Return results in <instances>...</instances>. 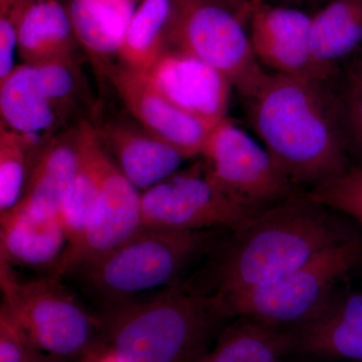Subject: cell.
<instances>
[{"label": "cell", "instance_id": "6da1fadb", "mask_svg": "<svg viewBox=\"0 0 362 362\" xmlns=\"http://www.w3.org/2000/svg\"><path fill=\"white\" fill-rule=\"evenodd\" d=\"M334 80L267 74L244 99L252 129L293 185L309 192L351 165Z\"/></svg>", "mask_w": 362, "mask_h": 362}, {"label": "cell", "instance_id": "7a4b0ae2", "mask_svg": "<svg viewBox=\"0 0 362 362\" xmlns=\"http://www.w3.org/2000/svg\"><path fill=\"white\" fill-rule=\"evenodd\" d=\"M343 216L306 192L269 207L223 245L209 293L223 296L267 284L358 235Z\"/></svg>", "mask_w": 362, "mask_h": 362}, {"label": "cell", "instance_id": "3957f363", "mask_svg": "<svg viewBox=\"0 0 362 362\" xmlns=\"http://www.w3.org/2000/svg\"><path fill=\"white\" fill-rule=\"evenodd\" d=\"M98 316L114 362H195L228 319L214 295L180 282L149 300L106 304Z\"/></svg>", "mask_w": 362, "mask_h": 362}, {"label": "cell", "instance_id": "277c9868", "mask_svg": "<svg viewBox=\"0 0 362 362\" xmlns=\"http://www.w3.org/2000/svg\"><path fill=\"white\" fill-rule=\"evenodd\" d=\"M221 230L143 228L120 246L77 271L106 304L180 283L181 274L213 249Z\"/></svg>", "mask_w": 362, "mask_h": 362}, {"label": "cell", "instance_id": "5b68a950", "mask_svg": "<svg viewBox=\"0 0 362 362\" xmlns=\"http://www.w3.org/2000/svg\"><path fill=\"white\" fill-rule=\"evenodd\" d=\"M361 266L362 237L358 233L327 247L277 280L214 296L226 318L249 317L292 327L315 315L337 293V285Z\"/></svg>", "mask_w": 362, "mask_h": 362}, {"label": "cell", "instance_id": "8992f818", "mask_svg": "<svg viewBox=\"0 0 362 362\" xmlns=\"http://www.w3.org/2000/svg\"><path fill=\"white\" fill-rule=\"evenodd\" d=\"M47 275L20 281L0 261L4 303L18 319L35 349L56 358L94 357L105 350L101 321L62 285Z\"/></svg>", "mask_w": 362, "mask_h": 362}, {"label": "cell", "instance_id": "52a82bcc", "mask_svg": "<svg viewBox=\"0 0 362 362\" xmlns=\"http://www.w3.org/2000/svg\"><path fill=\"white\" fill-rule=\"evenodd\" d=\"M168 47L202 59L247 99L267 73L255 56L243 21L214 0H175Z\"/></svg>", "mask_w": 362, "mask_h": 362}, {"label": "cell", "instance_id": "ba28073f", "mask_svg": "<svg viewBox=\"0 0 362 362\" xmlns=\"http://www.w3.org/2000/svg\"><path fill=\"white\" fill-rule=\"evenodd\" d=\"M202 156L216 182L252 214L304 192L281 171L265 147L228 117L209 133Z\"/></svg>", "mask_w": 362, "mask_h": 362}, {"label": "cell", "instance_id": "9c48e42d", "mask_svg": "<svg viewBox=\"0 0 362 362\" xmlns=\"http://www.w3.org/2000/svg\"><path fill=\"white\" fill-rule=\"evenodd\" d=\"M141 211L144 228L173 230L237 232L257 216L226 194L202 162L144 190Z\"/></svg>", "mask_w": 362, "mask_h": 362}, {"label": "cell", "instance_id": "30bf717a", "mask_svg": "<svg viewBox=\"0 0 362 362\" xmlns=\"http://www.w3.org/2000/svg\"><path fill=\"white\" fill-rule=\"evenodd\" d=\"M142 228L141 194L108 153L89 225L77 242L66 246L47 275L62 279L75 273L80 267L120 246Z\"/></svg>", "mask_w": 362, "mask_h": 362}, {"label": "cell", "instance_id": "8fae6325", "mask_svg": "<svg viewBox=\"0 0 362 362\" xmlns=\"http://www.w3.org/2000/svg\"><path fill=\"white\" fill-rule=\"evenodd\" d=\"M106 74L126 108L145 130L175 145L190 158L202 156L216 126L176 106L145 74L122 65L111 66Z\"/></svg>", "mask_w": 362, "mask_h": 362}, {"label": "cell", "instance_id": "7c38bea8", "mask_svg": "<svg viewBox=\"0 0 362 362\" xmlns=\"http://www.w3.org/2000/svg\"><path fill=\"white\" fill-rule=\"evenodd\" d=\"M143 74L162 94L192 115L214 126L226 118L232 83L202 59L168 47Z\"/></svg>", "mask_w": 362, "mask_h": 362}, {"label": "cell", "instance_id": "4fadbf2b", "mask_svg": "<svg viewBox=\"0 0 362 362\" xmlns=\"http://www.w3.org/2000/svg\"><path fill=\"white\" fill-rule=\"evenodd\" d=\"M250 40L259 63L273 73L318 78L312 58V16L291 7L252 1Z\"/></svg>", "mask_w": 362, "mask_h": 362}, {"label": "cell", "instance_id": "5bb4252c", "mask_svg": "<svg viewBox=\"0 0 362 362\" xmlns=\"http://www.w3.org/2000/svg\"><path fill=\"white\" fill-rule=\"evenodd\" d=\"M289 329L292 354L362 362V292L335 293L315 315Z\"/></svg>", "mask_w": 362, "mask_h": 362}, {"label": "cell", "instance_id": "9a60e30c", "mask_svg": "<svg viewBox=\"0 0 362 362\" xmlns=\"http://www.w3.org/2000/svg\"><path fill=\"white\" fill-rule=\"evenodd\" d=\"M97 131L105 150L138 189L156 187L190 158L175 145L130 124H107Z\"/></svg>", "mask_w": 362, "mask_h": 362}, {"label": "cell", "instance_id": "2e32d148", "mask_svg": "<svg viewBox=\"0 0 362 362\" xmlns=\"http://www.w3.org/2000/svg\"><path fill=\"white\" fill-rule=\"evenodd\" d=\"M0 216V261L49 274L68 246L59 216L37 218L21 204Z\"/></svg>", "mask_w": 362, "mask_h": 362}, {"label": "cell", "instance_id": "e0dca14e", "mask_svg": "<svg viewBox=\"0 0 362 362\" xmlns=\"http://www.w3.org/2000/svg\"><path fill=\"white\" fill-rule=\"evenodd\" d=\"M80 159V128L52 137L40 152L20 202L37 218L59 216Z\"/></svg>", "mask_w": 362, "mask_h": 362}, {"label": "cell", "instance_id": "ac0fdd59", "mask_svg": "<svg viewBox=\"0 0 362 362\" xmlns=\"http://www.w3.org/2000/svg\"><path fill=\"white\" fill-rule=\"evenodd\" d=\"M310 44L317 76L334 80L339 66L362 47V0H328L312 16Z\"/></svg>", "mask_w": 362, "mask_h": 362}, {"label": "cell", "instance_id": "d6986e66", "mask_svg": "<svg viewBox=\"0 0 362 362\" xmlns=\"http://www.w3.org/2000/svg\"><path fill=\"white\" fill-rule=\"evenodd\" d=\"M135 0H70L68 9L78 42L105 73L118 57Z\"/></svg>", "mask_w": 362, "mask_h": 362}, {"label": "cell", "instance_id": "ffe728a7", "mask_svg": "<svg viewBox=\"0 0 362 362\" xmlns=\"http://www.w3.org/2000/svg\"><path fill=\"white\" fill-rule=\"evenodd\" d=\"M77 42L68 9L61 2L28 0L16 35V47L25 64L75 54Z\"/></svg>", "mask_w": 362, "mask_h": 362}, {"label": "cell", "instance_id": "44dd1931", "mask_svg": "<svg viewBox=\"0 0 362 362\" xmlns=\"http://www.w3.org/2000/svg\"><path fill=\"white\" fill-rule=\"evenodd\" d=\"M80 128V159L77 173L59 211L68 245L77 242L89 225L96 206L104 164L108 156L100 141L96 128L87 121L78 124Z\"/></svg>", "mask_w": 362, "mask_h": 362}, {"label": "cell", "instance_id": "7402d4cb", "mask_svg": "<svg viewBox=\"0 0 362 362\" xmlns=\"http://www.w3.org/2000/svg\"><path fill=\"white\" fill-rule=\"evenodd\" d=\"M1 124L25 134L49 132L61 120L45 96L37 68L30 64L14 66L0 80Z\"/></svg>", "mask_w": 362, "mask_h": 362}, {"label": "cell", "instance_id": "603a6c76", "mask_svg": "<svg viewBox=\"0 0 362 362\" xmlns=\"http://www.w3.org/2000/svg\"><path fill=\"white\" fill-rule=\"evenodd\" d=\"M289 327L239 317L195 362H279L292 354Z\"/></svg>", "mask_w": 362, "mask_h": 362}, {"label": "cell", "instance_id": "cb8c5ba5", "mask_svg": "<svg viewBox=\"0 0 362 362\" xmlns=\"http://www.w3.org/2000/svg\"><path fill=\"white\" fill-rule=\"evenodd\" d=\"M175 0H143L136 9L119 51L121 65L145 73L168 49Z\"/></svg>", "mask_w": 362, "mask_h": 362}, {"label": "cell", "instance_id": "d4e9b609", "mask_svg": "<svg viewBox=\"0 0 362 362\" xmlns=\"http://www.w3.org/2000/svg\"><path fill=\"white\" fill-rule=\"evenodd\" d=\"M0 126V214L11 211L23 199L35 159L49 140Z\"/></svg>", "mask_w": 362, "mask_h": 362}, {"label": "cell", "instance_id": "484cf974", "mask_svg": "<svg viewBox=\"0 0 362 362\" xmlns=\"http://www.w3.org/2000/svg\"><path fill=\"white\" fill-rule=\"evenodd\" d=\"M40 84L59 117L65 116L85 98V78L75 54L47 59L33 65Z\"/></svg>", "mask_w": 362, "mask_h": 362}, {"label": "cell", "instance_id": "4316f807", "mask_svg": "<svg viewBox=\"0 0 362 362\" xmlns=\"http://www.w3.org/2000/svg\"><path fill=\"white\" fill-rule=\"evenodd\" d=\"M314 201L352 218L362 228V166L351 164L341 175L306 192Z\"/></svg>", "mask_w": 362, "mask_h": 362}, {"label": "cell", "instance_id": "83f0119b", "mask_svg": "<svg viewBox=\"0 0 362 362\" xmlns=\"http://www.w3.org/2000/svg\"><path fill=\"white\" fill-rule=\"evenodd\" d=\"M335 88L339 97L349 153L362 161V74L350 64L342 71Z\"/></svg>", "mask_w": 362, "mask_h": 362}, {"label": "cell", "instance_id": "f1b7e54d", "mask_svg": "<svg viewBox=\"0 0 362 362\" xmlns=\"http://www.w3.org/2000/svg\"><path fill=\"white\" fill-rule=\"evenodd\" d=\"M42 352L35 349L25 330L2 302L0 308V362H35Z\"/></svg>", "mask_w": 362, "mask_h": 362}, {"label": "cell", "instance_id": "f546056e", "mask_svg": "<svg viewBox=\"0 0 362 362\" xmlns=\"http://www.w3.org/2000/svg\"><path fill=\"white\" fill-rule=\"evenodd\" d=\"M28 0H0V80L13 70L18 23Z\"/></svg>", "mask_w": 362, "mask_h": 362}, {"label": "cell", "instance_id": "4dcf8cb0", "mask_svg": "<svg viewBox=\"0 0 362 362\" xmlns=\"http://www.w3.org/2000/svg\"><path fill=\"white\" fill-rule=\"evenodd\" d=\"M214 1L232 11L242 21H244L247 16H249L251 11L252 0H214Z\"/></svg>", "mask_w": 362, "mask_h": 362}, {"label": "cell", "instance_id": "1f68e13d", "mask_svg": "<svg viewBox=\"0 0 362 362\" xmlns=\"http://www.w3.org/2000/svg\"><path fill=\"white\" fill-rule=\"evenodd\" d=\"M351 65L358 70L362 74V51L357 52V56L354 57V61L351 62Z\"/></svg>", "mask_w": 362, "mask_h": 362}, {"label": "cell", "instance_id": "d6a6232c", "mask_svg": "<svg viewBox=\"0 0 362 362\" xmlns=\"http://www.w3.org/2000/svg\"><path fill=\"white\" fill-rule=\"evenodd\" d=\"M35 362H59L58 358L52 356H45L44 354H40L39 358Z\"/></svg>", "mask_w": 362, "mask_h": 362}, {"label": "cell", "instance_id": "836d02e7", "mask_svg": "<svg viewBox=\"0 0 362 362\" xmlns=\"http://www.w3.org/2000/svg\"><path fill=\"white\" fill-rule=\"evenodd\" d=\"M252 1H263V0H252Z\"/></svg>", "mask_w": 362, "mask_h": 362}, {"label": "cell", "instance_id": "e575fe53", "mask_svg": "<svg viewBox=\"0 0 362 362\" xmlns=\"http://www.w3.org/2000/svg\"><path fill=\"white\" fill-rule=\"evenodd\" d=\"M279 362H284V361H279Z\"/></svg>", "mask_w": 362, "mask_h": 362}, {"label": "cell", "instance_id": "d590c367", "mask_svg": "<svg viewBox=\"0 0 362 362\" xmlns=\"http://www.w3.org/2000/svg\"><path fill=\"white\" fill-rule=\"evenodd\" d=\"M326 1H328V0H326Z\"/></svg>", "mask_w": 362, "mask_h": 362}]
</instances>
